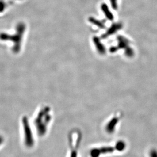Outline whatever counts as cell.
<instances>
[{"instance_id": "1", "label": "cell", "mask_w": 157, "mask_h": 157, "mask_svg": "<svg viewBox=\"0 0 157 157\" xmlns=\"http://www.w3.org/2000/svg\"><path fill=\"white\" fill-rule=\"evenodd\" d=\"M23 127L25 130V144L28 147H31L34 144V137L33 134L32 133L31 129L30 127V124L29 122H27L25 119L23 120Z\"/></svg>"}, {"instance_id": "2", "label": "cell", "mask_w": 157, "mask_h": 157, "mask_svg": "<svg viewBox=\"0 0 157 157\" xmlns=\"http://www.w3.org/2000/svg\"><path fill=\"white\" fill-rule=\"evenodd\" d=\"M122 116H116L113 117L109 122L107 123L105 127V130L107 133L109 134H113L116 130V127L119 121L121 119Z\"/></svg>"}, {"instance_id": "3", "label": "cell", "mask_w": 157, "mask_h": 157, "mask_svg": "<svg viewBox=\"0 0 157 157\" xmlns=\"http://www.w3.org/2000/svg\"><path fill=\"white\" fill-rule=\"evenodd\" d=\"M25 29V27L24 25L21 24L19 25V27H18V35L16 36H11V37H9V36L5 34H2L0 35V38L2 39V40H5L6 39H13V40L14 41L16 42V43H17V44H19V42L21 41V36L23 31H24V29Z\"/></svg>"}, {"instance_id": "4", "label": "cell", "mask_w": 157, "mask_h": 157, "mask_svg": "<svg viewBox=\"0 0 157 157\" xmlns=\"http://www.w3.org/2000/svg\"><path fill=\"white\" fill-rule=\"evenodd\" d=\"M94 42L95 43V46H96V48L98 52L100 53L101 55L104 54L106 52L105 48L104 45L102 44V43H101L100 39L97 37H95L94 38Z\"/></svg>"}, {"instance_id": "5", "label": "cell", "mask_w": 157, "mask_h": 157, "mask_svg": "<svg viewBox=\"0 0 157 157\" xmlns=\"http://www.w3.org/2000/svg\"><path fill=\"white\" fill-rule=\"evenodd\" d=\"M121 26H122L121 24H116L113 25L111 28L108 30L107 32L104 35L103 37L105 38V37H108L109 35L113 34L116 33L117 30L118 31L121 28Z\"/></svg>"}, {"instance_id": "6", "label": "cell", "mask_w": 157, "mask_h": 157, "mask_svg": "<svg viewBox=\"0 0 157 157\" xmlns=\"http://www.w3.org/2000/svg\"><path fill=\"white\" fill-rule=\"evenodd\" d=\"M99 148L101 155L111 154L113 153L114 151H116L114 147H111V146H105V147H101Z\"/></svg>"}, {"instance_id": "7", "label": "cell", "mask_w": 157, "mask_h": 157, "mask_svg": "<svg viewBox=\"0 0 157 157\" xmlns=\"http://www.w3.org/2000/svg\"><path fill=\"white\" fill-rule=\"evenodd\" d=\"M114 148H115V150L116 151H120V152L124 151L125 150V148H126V144L124 141H118L115 144Z\"/></svg>"}, {"instance_id": "8", "label": "cell", "mask_w": 157, "mask_h": 157, "mask_svg": "<svg viewBox=\"0 0 157 157\" xmlns=\"http://www.w3.org/2000/svg\"><path fill=\"white\" fill-rule=\"evenodd\" d=\"M102 9L105 15H106V17L109 19V20H113V14L111 13V12H110V10H109L108 7L106 5L103 4L102 5Z\"/></svg>"}, {"instance_id": "9", "label": "cell", "mask_w": 157, "mask_h": 157, "mask_svg": "<svg viewBox=\"0 0 157 157\" xmlns=\"http://www.w3.org/2000/svg\"><path fill=\"white\" fill-rule=\"evenodd\" d=\"M101 155L99 148H94L90 151V157H100Z\"/></svg>"}, {"instance_id": "10", "label": "cell", "mask_w": 157, "mask_h": 157, "mask_svg": "<svg viewBox=\"0 0 157 157\" xmlns=\"http://www.w3.org/2000/svg\"><path fill=\"white\" fill-rule=\"evenodd\" d=\"M90 22H93L95 25H97L98 27H99L100 28H104V25L103 24L102 22L100 21H97L93 18H92L90 19Z\"/></svg>"}, {"instance_id": "11", "label": "cell", "mask_w": 157, "mask_h": 157, "mask_svg": "<svg viewBox=\"0 0 157 157\" xmlns=\"http://www.w3.org/2000/svg\"><path fill=\"white\" fill-rule=\"evenodd\" d=\"M150 157H157V150L155 148L151 149L149 153Z\"/></svg>"}, {"instance_id": "12", "label": "cell", "mask_w": 157, "mask_h": 157, "mask_svg": "<svg viewBox=\"0 0 157 157\" xmlns=\"http://www.w3.org/2000/svg\"><path fill=\"white\" fill-rule=\"evenodd\" d=\"M110 1L111 6L113 7V8L114 9H117V0H110Z\"/></svg>"}, {"instance_id": "13", "label": "cell", "mask_w": 157, "mask_h": 157, "mask_svg": "<svg viewBox=\"0 0 157 157\" xmlns=\"http://www.w3.org/2000/svg\"><path fill=\"white\" fill-rule=\"evenodd\" d=\"M5 8V4L4 2L2 1H0V12H3Z\"/></svg>"}, {"instance_id": "14", "label": "cell", "mask_w": 157, "mask_h": 157, "mask_svg": "<svg viewBox=\"0 0 157 157\" xmlns=\"http://www.w3.org/2000/svg\"><path fill=\"white\" fill-rule=\"evenodd\" d=\"M70 157H77V152L76 151H73L71 154Z\"/></svg>"}]
</instances>
